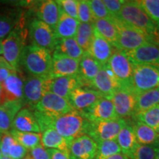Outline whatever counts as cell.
Masks as SVG:
<instances>
[{"label":"cell","mask_w":159,"mask_h":159,"mask_svg":"<svg viewBox=\"0 0 159 159\" xmlns=\"http://www.w3.org/2000/svg\"><path fill=\"white\" fill-rule=\"evenodd\" d=\"M19 18L16 14H0V40L2 41L18 25Z\"/></svg>","instance_id":"cell-37"},{"label":"cell","mask_w":159,"mask_h":159,"mask_svg":"<svg viewBox=\"0 0 159 159\" xmlns=\"http://www.w3.org/2000/svg\"><path fill=\"white\" fill-rule=\"evenodd\" d=\"M0 159H13L11 158H9V157H5V156H2V158Z\"/></svg>","instance_id":"cell-52"},{"label":"cell","mask_w":159,"mask_h":159,"mask_svg":"<svg viewBox=\"0 0 159 159\" xmlns=\"http://www.w3.org/2000/svg\"><path fill=\"white\" fill-rule=\"evenodd\" d=\"M80 114L89 122H99L118 118L112 101L107 97L99 99L89 108L80 111Z\"/></svg>","instance_id":"cell-16"},{"label":"cell","mask_w":159,"mask_h":159,"mask_svg":"<svg viewBox=\"0 0 159 159\" xmlns=\"http://www.w3.org/2000/svg\"><path fill=\"white\" fill-rule=\"evenodd\" d=\"M158 150V142L152 144H139L130 159H154Z\"/></svg>","instance_id":"cell-38"},{"label":"cell","mask_w":159,"mask_h":159,"mask_svg":"<svg viewBox=\"0 0 159 159\" xmlns=\"http://www.w3.org/2000/svg\"><path fill=\"white\" fill-rule=\"evenodd\" d=\"M103 3L111 16L115 17L120 11L125 0H104Z\"/></svg>","instance_id":"cell-44"},{"label":"cell","mask_w":159,"mask_h":159,"mask_svg":"<svg viewBox=\"0 0 159 159\" xmlns=\"http://www.w3.org/2000/svg\"><path fill=\"white\" fill-rule=\"evenodd\" d=\"M80 61L70 58L65 55L52 53V63L49 77L51 79L61 77L77 75Z\"/></svg>","instance_id":"cell-19"},{"label":"cell","mask_w":159,"mask_h":159,"mask_svg":"<svg viewBox=\"0 0 159 159\" xmlns=\"http://www.w3.org/2000/svg\"><path fill=\"white\" fill-rule=\"evenodd\" d=\"M28 153V150H27L22 145L14 140L9 147L8 151H7V157L13 159H23Z\"/></svg>","instance_id":"cell-43"},{"label":"cell","mask_w":159,"mask_h":159,"mask_svg":"<svg viewBox=\"0 0 159 159\" xmlns=\"http://www.w3.org/2000/svg\"><path fill=\"white\" fill-rule=\"evenodd\" d=\"M25 40L26 32L18 25L2 40V57L15 71L20 69V57L26 46Z\"/></svg>","instance_id":"cell-5"},{"label":"cell","mask_w":159,"mask_h":159,"mask_svg":"<svg viewBox=\"0 0 159 159\" xmlns=\"http://www.w3.org/2000/svg\"><path fill=\"white\" fill-rule=\"evenodd\" d=\"M94 159H95V158H94Z\"/></svg>","instance_id":"cell-58"},{"label":"cell","mask_w":159,"mask_h":159,"mask_svg":"<svg viewBox=\"0 0 159 159\" xmlns=\"http://www.w3.org/2000/svg\"><path fill=\"white\" fill-rule=\"evenodd\" d=\"M114 52V47L101 36L94 28L92 42L87 53L96 60L99 64L103 66L108 62Z\"/></svg>","instance_id":"cell-20"},{"label":"cell","mask_w":159,"mask_h":159,"mask_svg":"<svg viewBox=\"0 0 159 159\" xmlns=\"http://www.w3.org/2000/svg\"><path fill=\"white\" fill-rule=\"evenodd\" d=\"M74 110L67 99L53 93L47 92L37 103L33 111L52 116H61Z\"/></svg>","instance_id":"cell-12"},{"label":"cell","mask_w":159,"mask_h":159,"mask_svg":"<svg viewBox=\"0 0 159 159\" xmlns=\"http://www.w3.org/2000/svg\"><path fill=\"white\" fill-rule=\"evenodd\" d=\"M116 140L120 147L122 153L130 159L139 143L135 136L133 125L130 122L120 130Z\"/></svg>","instance_id":"cell-26"},{"label":"cell","mask_w":159,"mask_h":159,"mask_svg":"<svg viewBox=\"0 0 159 159\" xmlns=\"http://www.w3.org/2000/svg\"><path fill=\"white\" fill-rule=\"evenodd\" d=\"M158 37H159V31H158Z\"/></svg>","instance_id":"cell-57"},{"label":"cell","mask_w":159,"mask_h":159,"mask_svg":"<svg viewBox=\"0 0 159 159\" xmlns=\"http://www.w3.org/2000/svg\"><path fill=\"white\" fill-rule=\"evenodd\" d=\"M122 152L116 140L103 141L97 143V150L95 159H106L114 155Z\"/></svg>","instance_id":"cell-36"},{"label":"cell","mask_w":159,"mask_h":159,"mask_svg":"<svg viewBox=\"0 0 159 159\" xmlns=\"http://www.w3.org/2000/svg\"><path fill=\"white\" fill-rule=\"evenodd\" d=\"M92 25L95 30L116 49L117 42H118V32L112 18L96 19L94 20Z\"/></svg>","instance_id":"cell-29"},{"label":"cell","mask_w":159,"mask_h":159,"mask_svg":"<svg viewBox=\"0 0 159 159\" xmlns=\"http://www.w3.org/2000/svg\"><path fill=\"white\" fill-rule=\"evenodd\" d=\"M118 32V42L116 49L129 52L138 48L144 43L152 41H158V34L150 35L136 27L112 17Z\"/></svg>","instance_id":"cell-3"},{"label":"cell","mask_w":159,"mask_h":159,"mask_svg":"<svg viewBox=\"0 0 159 159\" xmlns=\"http://www.w3.org/2000/svg\"><path fill=\"white\" fill-rule=\"evenodd\" d=\"M69 141L53 129H47L41 134V145L46 149L69 151Z\"/></svg>","instance_id":"cell-30"},{"label":"cell","mask_w":159,"mask_h":159,"mask_svg":"<svg viewBox=\"0 0 159 159\" xmlns=\"http://www.w3.org/2000/svg\"><path fill=\"white\" fill-rule=\"evenodd\" d=\"M2 152H1V150H0V158H2Z\"/></svg>","instance_id":"cell-55"},{"label":"cell","mask_w":159,"mask_h":159,"mask_svg":"<svg viewBox=\"0 0 159 159\" xmlns=\"http://www.w3.org/2000/svg\"><path fill=\"white\" fill-rule=\"evenodd\" d=\"M77 19L80 23L93 24L94 19L86 0H77Z\"/></svg>","instance_id":"cell-40"},{"label":"cell","mask_w":159,"mask_h":159,"mask_svg":"<svg viewBox=\"0 0 159 159\" xmlns=\"http://www.w3.org/2000/svg\"><path fill=\"white\" fill-rule=\"evenodd\" d=\"M61 9L56 1L47 0L41 1L38 4L36 8L37 19L47 24L52 29L54 30L58 21Z\"/></svg>","instance_id":"cell-23"},{"label":"cell","mask_w":159,"mask_h":159,"mask_svg":"<svg viewBox=\"0 0 159 159\" xmlns=\"http://www.w3.org/2000/svg\"><path fill=\"white\" fill-rule=\"evenodd\" d=\"M94 36V27L92 24L80 23L77 28L75 39L81 47V49L87 52L91 44Z\"/></svg>","instance_id":"cell-34"},{"label":"cell","mask_w":159,"mask_h":159,"mask_svg":"<svg viewBox=\"0 0 159 159\" xmlns=\"http://www.w3.org/2000/svg\"><path fill=\"white\" fill-rule=\"evenodd\" d=\"M134 64L151 65L159 67V40L149 41L129 52H125Z\"/></svg>","instance_id":"cell-13"},{"label":"cell","mask_w":159,"mask_h":159,"mask_svg":"<svg viewBox=\"0 0 159 159\" xmlns=\"http://www.w3.org/2000/svg\"><path fill=\"white\" fill-rule=\"evenodd\" d=\"M134 120L144 123L159 134V105L139 113L133 117Z\"/></svg>","instance_id":"cell-35"},{"label":"cell","mask_w":159,"mask_h":159,"mask_svg":"<svg viewBox=\"0 0 159 159\" xmlns=\"http://www.w3.org/2000/svg\"><path fill=\"white\" fill-rule=\"evenodd\" d=\"M52 80L49 77L29 76L25 80L23 102L25 106L33 111L37 103L49 91Z\"/></svg>","instance_id":"cell-7"},{"label":"cell","mask_w":159,"mask_h":159,"mask_svg":"<svg viewBox=\"0 0 159 159\" xmlns=\"http://www.w3.org/2000/svg\"><path fill=\"white\" fill-rule=\"evenodd\" d=\"M25 78L19 71H14L2 83L0 105L7 102L23 101V88Z\"/></svg>","instance_id":"cell-15"},{"label":"cell","mask_w":159,"mask_h":159,"mask_svg":"<svg viewBox=\"0 0 159 159\" xmlns=\"http://www.w3.org/2000/svg\"><path fill=\"white\" fill-rule=\"evenodd\" d=\"M138 95L131 89H119L110 99L118 118L127 119L134 116Z\"/></svg>","instance_id":"cell-11"},{"label":"cell","mask_w":159,"mask_h":159,"mask_svg":"<svg viewBox=\"0 0 159 159\" xmlns=\"http://www.w3.org/2000/svg\"><path fill=\"white\" fill-rule=\"evenodd\" d=\"M107 64L112 71L122 89H131L134 64L126 53L116 49Z\"/></svg>","instance_id":"cell-9"},{"label":"cell","mask_w":159,"mask_h":159,"mask_svg":"<svg viewBox=\"0 0 159 159\" xmlns=\"http://www.w3.org/2000/svg\"><path fill=\"white\" fill-rule=\"evenodd\" d=\"M154 159H159V150L158 151V152H157V155H156V158H155Z\"/></svg>","instance_id":"cell-53"},{"label":"cell","mask_w":159,"mask_h":159,"mask_svg":"<svg viewBox=\"0 0 159 159\" xmlns=\"http://www.w3.org/2000/svg\"><path fill=\"white\" fill-rule=\"evenodd\" d=\"M52 53L37 46L26 45L20 57L19 66L30 76L49 77Z\"/></svg>","instance_id":"cell-2"},{"label":"cell","mask_w":159,"mask_h":159,"mask_svg":"<svg viewBox=\"0 0 159 159\" xmlns=\"http://www.w3.org/2000/svg\"><path fill=\"white\" fill-rule=\"evenodd\" d=\"M97 150V143L86 134L71 141L69 147V152L72 159H94Z\"/></svg>","instance_id":"cell-18"},{"label":"cell","mask_w":159,"mask_h":159,"mask_svg":"<svg viewBox=\"0 0 159 159\" xmlns=\"http://www.w3.org/2000/svg\"><path fill=\"white\" fill-rule=\"evenodd\" d=\"M14 71L11 66H0V84H2Z\"/></svg>","instance_id":"cell-47"},{"label":"cell","mask_w":159,"mask_h":159,"mask_svg":"<svg viewBox=\"0 0 159 159\" xmlns=\"http://www.w3.org/2000/svg\"><path fill=\"white\" fill-rule=\"evenodd\" d=\"M24 107L25 105L22 100L7 102L0 105V134L10 132L13 119Z\"/></svg>","instance_id":"cell-25"},{"label":"cell","mask_w":159,"mask_h":159,"mask_svg":"<svg viewBox=\"0 0 159 159\" xmlns=\"http://www.w3.org/2000/svg\"><path fill=\"white\" fill-rule=\"evenodd\" d=\"M2 41L0 40V56H2Z\"/></svg>","instance_id":"cell-50"},{"label":"cell","mask_w":159,"mask_h":159,"mask_svg":"<svg viewBox=\"0 0 159 159\" xmlns=\"http://www.w3.org/2000/svg\"><path fill=\"white\" fill-rule=\"evenodd\" d=\"M9 133L16 142L28 150H30L41 144V133L38 134V133L20 132V131L13 130V129L10 130Z\"/></svg>","instance_id":"cell-33"},{"label":"cell","mask_w":159,"mask_h":159,"mask_svg":"<svg viewBox=\"0 0 159 159\" xmlns=\"http://www.w3.org/2000/svg\"><path fill=\"white\" fill-rule=\"evenodd\" d=\"M106 159H130V158H128L126 156H125V155L122 153V152H120V153L114 155V156L109 157V158Z\"/></svg>","instance_id":"cell-48"},{"label":"cell","mask_w":159,"mask_h":159,"mask_svg":"<svg viewBox=\"0 0 159 159\" xmlns=\"http://www.w3.org/2000/svg\"><path fill=\"white\" fill-rule=\"evenodd\" d=\"M88 3L94 20L112 18L102 0H88Z\"/></svg>","instance_id":"cell-41"},{"label":"cell","mask_w":159,"mask_h":159,"mask_svg":"<svg viewBox=\"0 0 159 159\" xmlns=\"http://www.w3.org/2000/svg\"><path fill=\"white\" fill-rule=\"evenodd\" d=\"M12 129L20 132L41 133L34 113L28 108H23L19 111L12 123Z\"/></svg>","instance_id":"cell-22"},{"label":"cell","mask_w":159,"mask_h":159,"mask_svg":"<svg viewBox=\"0 0 159 159\" xmlns=\"http://www.w3.org/2000/svg\"><path fill=\"white\" fill-rule=\"evenodd\" d=\"M157 105H159V87L138 95L134 116Z\"/></svg>","instance_id":"cell-32"},{"label":"cell","mask_w":159,"mask_h":159,"mask_svg":"<svg viewBox=\"0 0 159 159\" xmlns=\"http://www.w3.org/2000/svg\"><path fill=\"white\" fill-rule=\"evenodd\" d=\"M10 66L7 61L4 59L2 56H0V66Z\"/></svg>","instance_id":"cell-49"},{"label":"cell","mask_w":159,"mask_h":159,"mask_svg":"<svg viewBox=\"0 0 159 159\" xmlns=\"http://www.w3.org/2000/svg\"><path fill=\"white\" fill-rule=\"evenodd\" d=\"M131 87L137 94L158 88L159 67L151 65L134 64Z\"/></svg>","instance_id":"cell-6"},{"label":"cell","mask_w":159,"mask_h":159,"mask_svg":"<svg viewBox=\"0 0 159 159\" xmlns=\"http://www.w3.org/2000/svg\"><path fill=\"white\" fill-rule=\"evenodd\" d=\"M138 2L159 30V0H140Z\"/></svg>","instance_id":"cell-39"},{"label":"cell","mask_w":159,"mask_h":159,"mask_svg":"<svg viewBox=\"0 0 159 159\" xmlns=\"http://www.w3.org/2000/svg\"><path fill=\"white\" fill-rule=\"evenodd\" d=\"M132 125L139 144H152L158 142V134L150 127L134 119Z\"/></svg>","instance_id":"cell-31"},{"label":"cell","mask_w":159,"mask_h":159,"mask_svg":"<svg viewBox=\"0 0 159 159\" xmlns=\"http://www.w3.org/2000/svg\"><path fill=\"white\" fill-rule=\"evenodd\" d=\"M90 88L97 91L103 97L108 99L111 98L115 91L122 89L107 63L102 66L98 74L91 83Z\"/></svg>","instance_id":"cell-14"},{"label":"cell","mask_w":159,"mask_h":159,"mask_svg":"<svg viewBox=\"0 0 159 159\" xmlns=\"http://www.w3.org/2000/svg\"><path fill=\"white\" fill-rule=\"evenodd\" d=\"M29 154L33 159H50L47 149L43 148L41 144L30 150Z\"/></svg>","instance_id":"cell-45"},{"label":"cell","mask_w":159,"mask_h":159,"mask_svg":"<svg viewBox=\"0 0 159 159\" xmlns=\"http://www.w3.org/2000/svg\"><path fill=\"white\" fill-rule=\"evenodd\" d=\"M23 159H33V158H32V157L30 156V154L28 153V155H27V156L26 157H25V158H24Z\"/></svg>","instance_id":"cell-51"},{"label":"cell","mask_w":159,"mask_h":159,"mask_svg":"<svg viewBox=\"0 0 159 159\" xmlns=\"http://www.w3.org/2000/svg\"><path fill=\"white\" fill-rule=\"evenodd\" d=\"M2 95V85L0 84V97H1Z\"/></svg>","instance_id":"cell-54"},{"label":"cell","mask_w":159,"mask_h":159,"mask_svg":"<svg viewBox=\"0 0 159 159\" xmlns=\"http://www.w3.org/2000/svg\"><path fill=\"white\" fill-rule=\"evenodd\" d=\"M101 67L102 65L99 64L87 52L84 53L80 60L78 72L79 77H80L84 86L90 88L91 83L98 74Z\"/></svg>","instance_id":"cell-24"},{"label":"cell","mask_w":159,"mask_h":159,"mask_svg":"<svg viewBox=\"0 0 159 159\" xmlns=\"http://www.w3.org/2000/svg\"><path fill=\"white\" fill-rule=\"evenodd\" d=\"M128 121L125 119L117 118L99 122H89L86 135L97 143L108 140H116L120 130Z\"/></svg>","instance_id":"cell-8"},{"label":"cell","mask_w":159,"mask_h":159,"mask_svg":"<svg viewBox=\"0 0 159 159\" xmlns=\"http://www.w3.org/2000/svg\"><path fill=\"white\" fill-rule=\"evenodd\" d=\"M82 86L84 85L78 75L61 77L52 80L49 91L69 100L71 92L78 87Z\"/></svg>","instance_id":"cell-21"},{"label":"cell","mask_w":159,"mask_h":159,"mask_svg":"<svg viewBox=\"0 0 159 159\" xmlns=\"http://www.w3.org/2000/svg\"><path fill=\"white\" fill-rule=\"evenodd\" d=\"M50 159H72L69 151H62L55 149H47Z\"/></svg>","instance_id":"cell-46"},{"label":"cell","mask_w":159,"mask_h":159,"mask_svg":"<svg viewBox=\"0 0 159 159\" xmlns=\"http://www.w3.org/2000/svg\"><path fill=\"white\" fill-rule=\"evenodd\" d=\"M52 53L65 55L70 58L80 61L85 52L78 45L75 38H70L57 39L54 52Z\"/></svg>","instance_id":"cell-28"},{"label":"cell","mask_w":159,"mask_h":159,"mask_svg":"<svg viewBox=\"0 0 159 159\" xmlns=\"http://www.w3.org/2000/svg\"><path fill=\"white\" fill-rule=\"evenodd\" d=\"M158 142L159 143V134H158Z\"/></svg>","instance_id":"cell-56"},{"label":"cell","mask_w":159,"mask_h":159,"mask_svg":"<svg viewBox=\"0 0 159 159\" xmlns=\"http://www.w3.org/2000/svg\"><path fill=\"white\" fill-rule=\"evenodd\" d=\"M79 25L78 20L69 16L61 10L58 21L54 30L55 38L56 39L75 38Z\"/></svg>","instance_id":"cell-27"},{"label":"cell","mask_w":159,"mask_h":159,"mask_svg":"<svg viewBox=\"0 0 159 159\" xmlns=\"http://www.w3.org/2000/svg\"><path fill=\"white\" fill-rule=\"evenodd\" d=\"M33 111L41 133L47 129H53L70 142L77 137L86 134L89 122L82 116L80 111L75 109L57 116H48L38 111Z\"/></svg>","instance_id":"cell-1"},{"label":"cell","mask_w":159,"mask_h":159,"mask_svg":"<svg viewBox=\"0 0 159 159\" xmlns=\"http://www.w3.org/2000/svg\"><path fill=\"white\" fill-rule=\"evenodd\" d=\"M114 18L148 34H158V28L139 5L138 1H125L119 13Z\"/></svg>","instance_id":"cell-4"},{"label":"cell","mask_w":159,"mask_h":159,"mask_svg":"<svg viewBox=\"0 0 159 159\" xmlns=\"http://www.w3.org/2000/svg\"><path fill=\"white\" fill-rule=\"evenodd\" d=\"M103 97L100 93L89 87H78L71 92L69 102L75 110L85 111L92 106Z\"/></svg>","instance_id":"cell-17"},{"label":"cell","mask_w":159,"mask_h":159,"mask_svg":"<svg viewBox=\"0 0 159 159\" xmlns=\"http://www.w3.org/2000/svg\"><path fill=\"white\" fill-rule=\"evenodd\" d=\"M60 9L69 16L77 19V0H58L56 1Z\"/></svg>","instance_id":"cell-42"},{"label":"cell","mask_w":159,"mask_h":159,"mask_svg":"<svg viewBox=\"0 0 159 159\" xmlns=\"http://www.w3.org/2000/svg\"><path fill=\"white\" fill-rule=\"evenodd\" d=\"M29 35L32 44L54 52L57 39L54 31L49 26L37 18L33 19L29 25Z\"/></svg>","instance_id":"cell-10"}]
</instances>
